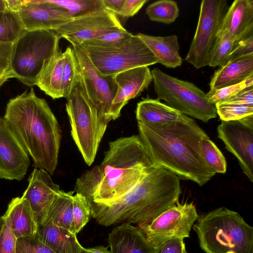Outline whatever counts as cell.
I'll list each match as a JSON object with an SVG mask.
<instances>
[{"label":"cell","instance_id":"cell-28","mask_svg":"<svg viewBox=\"0 0 253 253\" xmlns=\"http://www.w3.org/2000/svg\"><path fill=\"white\" fill-rule=\"evenodd\" d=\"M25 31L17 12H0V42L13 44Z\"/></svg>","mask_w":253,"mask_h":253},{"label":"cell","instance_id":"cell-14","mask_svg":"<svg viewBox=\"0 0 253 253\" xmlns=\"http://www.w3.org/2000/svg\"><path fill=\"white\" fill-rule=\"evenodd\" d=\"M125 30L117 16L104 8L74 18L54 31L71 44L84 42L114 31Z\"/></svg>","mask_w":253,"mask_h":253},{"label":"cell","instance_id":"cell-12","mask_svg":"<svg viewBox=\"0 0 253 253\" xmlns=\"http://www.w3.org/2000/svg\"><path fill=\"white\" fill-rule=\"evenodd\" d=\"M72 46L86 96L101 119L108 124L111 121L112 103L118 89L114 75L101 74L92 64L81 44H72Z\"/></svg>","mask_w":253,"mask_h":253},{"label":"cell","instance_id":"cell-6","mask_svg":"<svg viewBox=\"0 0 253 253\" xmlns=\"http://www.w3.org/2000/svg\"><path fill=\"white\" fill-rule=\"evenodd\" d=\"M61 39L52 30L25 31L13 44L10 69L23 84L36 85L49 60L59 50Z\"/></svg>","mask_w":253,"mask_h":253},{"label":"cell","instance_id":"cell-1","mask_svg":"<svg viewBox=\"0 0 253 253\" xmlns=\"http://www.w3.org/2000/svg\"><path fill=\"white\" fill-rule=\"evenodd\" d=\"M138 136L152 164L202 186L215 174L202 150L207 133L192 118L161 124L137 122Z\"/></svg>","mask_w":253,"mask_h":253},{"label":"cell","instance_id":"cell-39","mask_svg":"<svg viewBox=\"0 0 253 253\" xmlns=\"http://www.w3.org/2000/svg\"><path fill=\"white\" fill-rule=\"evenodd\" d=\"M132 35L126 29L117 31L85 41L81 44L101 47L110 46L125 41Z\"/></svg>","mask_w":253,"mask_h":253},{"label":"cell","instance_id":"cell-32","mask_svg":"<svg viewBox=\"0 0 253 253\" xmlns=\"http://www.w3.org/2000/svg\"><path fill=\"white\" fill-rule=\"evenodd\" d=\"M64 63L62 88L63 97L67 98L80 80L78 66L72 46H68L63 52Z\"/></svg>","mask_w":253,"mask_h":253},{"label":"cell","instance_id":"cell-47","mask_svg":"<svg viewBox=\"0 0 253 253\" xmlns=\"http://www.w3.org/2000/svg\"><path fill=\"white\" fill-rule=\"evenodd\" d=\"M86 253H111L108 250V247L102 246H96L91 248H84Z\"/></svg>","mask_w":253,"mask_h":253},{"label":"cell","instance_id":"cell-35","mask_svg":"<svg viewBox=\"0 0 253 253\" xmlns=\"http://www.w3.org/2000/svg\"><path fill=\"white\" fill-rule=\"evenodd\" d=\"M216 114L221 121L241 119L253 115V106L217 103L215 105Z\"/></svg>","mask_w":253,"mask_h":253},{"label":"cell","instance_id":"cell-19","mask_svg":"<svg viewBox=\"0 0 253 253\" xmlns=\"http://www.w3.org/2000/svg\"><path fill=\"white\" fill-rule=\"evenodd\" d=\"M111 253H155V249L148 242L137 226L122 223L109 233Z\"/></svg>","mask_w":253,"mask_h":253},{"label":"cell","instance_id":"cell-7","mask_svg":"<svg viewBox=\"0 0 253 253\" xmlns=\"http://www.w3.org/2000/svg\"><path fill=\"white\" fill-rule=\"evenodd\" d=\"M71 136L85 163L94 162L108 124L88 100L80 80L66 98Z\"/></svg>","mask_w":253,"mask_h":253},{"label":"cell","instance_id":"cell-50","mask_svg":"<svg viewBox=\"0 0 253 253\" xmlns=\"http://www.w3.org/2000/svg\"><path fill=\"white\" fill-rule=\"evenodd\" d=\"M79 253H86L84 250V248H83V249L81 250V251Z\"/></svg>","mask_w":253,"mask_h":253},{"label":"cell","instance_id":"cell-17","mask_svg":"<svg viewBox=\"0 0 253 253\" xmlns=\"http://www.w3.org/2000/svg\"><path fill=\"white\" fill-rule=\"evenodd\" d=\"M28 186L22 197L29 203L38 225L44 222L48 209L55 195L60 190L50 174L42 169L35 168L30 175Z\"/></svg>","mask_w":253,"mask_h":253},{"label":"cell","instance_id":"cell-18","mask_svg":"<svg viewBox=\"0 0 253 253\" xmlns=\"http://www.w3.org/2000/svg\"><path fill=\"white\" fill-rule=\"evenodd\" d=\"M118 85L111 110V120H115L122 108L128 101L139 96L153 81L151 72L148 66L130 69L114 75Z\"/></svg>","mask_w":253,"mask_h":253},{"label":"cell","instance_id":"cell-44","mask_svg":"<svg viewBox=\"0 0 253 253\" xmlns=\"http://www.w3.org/2000/svg\"><path fill=\"white\" fill-rule=\"evenodd\" d=\"M13 44L0 42V72L11 73L10 60Z\"/></svg>","mask_w":253,"mask_h":253},{"label":"cell","instance_id":"cell-49","mask_svg":"<svg viewBox=\"0 0 253 253\" xmlns=\"http://www.w3.org/2000/svg\"><path fill=\"white\" fill-rule=\"evenodd\" d=\"M6 9L5 0H0V12L4 11Z\"/></svg>","mask_w":253,"mask_h":253},{"label":"cell","instance_id":"cell-26","mask_svg":"<svg viewBox=\"0 0 253 253\" xmlns=\"http://www.w3.org/2000/svg\"><path fill=\"white\" fill-rule=\"evenodd\" d=\"M64 54L59 50L46 63L36 85L53 99L63 97L62 88Z\"/></svg>","mask_w":253,"mask_h":253},{"label":"cell","instance_id":"cell-24","mask_svg":"<svg viewBox=\"0 0 253 253\" xmlns=\"http://www.w3.org/2000/svg\"><path fill=\"white\" fill-rule=\"evenodd\" d=\"M5 213L9 218L11 226L16 239L35 235L38 225L29 202L22 197L13 198Z\"/></svg>","mask_w":253,"mask_h":253},{"label":"cell","instance_id":"cell-4","mask_svg":"<svg viewBox=\"0 0 253 253\" xmlns=\"http://www.w3.org/2000/svg\"><path fill=\"white\" fill-rule=\"evenodd\" d=\"M35 167L53 175L57 166L61 131L47 102L32 87L7 102L3 117Z\"/></svg>","mask_w":253,"mask_h":253},{"label":"cell","instance_id":"cell-3","mask_svg":"<svg viewBox=\"0 0 253 253\" xmlns=\"http://www.w3.org/2000/svg\"><path fill=\"white\" fill-rule=\"evenodd\" d=\"M182 193L180 179L165 168L152 165L127 193L109 202H88L90 215L100 224H139L175 205Z\"/></svg>","mask_w":253,"mask_h":253},{"label":"cell","instance_id":"cell-38","mask_svg":"<svg viewBox=\"0 0 253 253\" xmlns=\"http://www.w3.org/2000/svg\"><path fill=\"white\" fill-rule=\"evenodd\" d=\"M16 253H55L44 244L36 233L17 239Z\"/></svg>","mask_w":253,"mask_h":253},{"label":"cell","instance_id":"cell-10","mask_svg":"<svg viewBox=\"0 0 253 253\" xmlns=\"http://www.w3.org/2000/svg\"><path fill=\"white\" fill-rule=\"evenodd\" d=\"M198 214L192 202H179L157 216L137 225L148 242L155 249L173 238H188Z\"/></svg>","mask_w":253,"mask_h":253},{"label":"cell","instance_id":"cell-22","mask_svg":"<svg viewBox=\"0 0 253 253\" xmlns=\"http://www.w3.org/2000/svg\"><path fill=\"white\" fill-rule=\"evenodd\" d=\"M37 234L41 241L55 253H79L83 248L76 235L57 226L50 219L38 226Z\"/></svg>","mask_w":253,"mask_h":253},{"label":"cell","instance_id":"cell-11","mask_svg":"<svg viewBox=\"0 0 253 253\" xmlns=\"http://www.w3.org/2000/svg\"><path fill=\"white\" fill-rule=\"evenodd\" d=\"M228 8L226 0H202L196 32L185 58L195 68L208 65L210 55Z\"/></svg>","mask_w":253,"mask_h":253},{"label":"cell","instance_id":"cell-43","mask_svg":"<svg viewBox=\"0 0 253 253\" xmlns=\"http://www.w3.org/2000/svg\"><path fill=\"white\" fill-rule=\"evenodd\" d=\"M155 253H188L183 239L173 238L169 240L158 248Z\"/></svg>","mask_w":253,"mask_h":253},{"label":"cell","instance_id":"cell-34","mask_svg":"<svg viewBox=\"0 0 253 253\" xmlns=\"http://www.w3.org/2000/svg\"><path fill=\"white\" fill-rule=\"evenodd\" d=\"M73 214L75 232L77 235L87 223L90 215L86 199L79 193L73 196Z\"/></svg>","mask_w":253,"mask_h":253},{"label":"cell","instance_id":"cell-27","mask_svg":"<svg viewBox=\"0 0 253 253\" xmlns=\"http://www.w3.org/2000/svg\"><path fill=\"white\" fill-rule=\"evenodd\" d=\"M74 192H65L60 190L55 195L48 209L44 222L50 219L57 226L65 228L76 235L73 214Z\"/></svg>","mask_w":253,"mask_h":253},{"label":"cell","instance_id":"cell-46","mask_svg":"<svg viewBox=\"0 0 253 253\" xmlns=\"http://www.w3.org/2000/svg\"><path fill=\"white\" fill-rule=\"evenodd\" d=\"M24 0H5L6 8L18 12Z\"/></svg>","mask_w":253,"mask_h":253},{"label":"cell","instance_id":"cell-30","mask_svg":"<svg viewBox=\"0 0 253 253\" xmlns=\"http://www.w3.org/2000/svg\"><path fill=\"white\" fill-rule=\"evenodd\" d=\"M235 41L227 31L219 32L215 45L210 55L208 66L221 67L229 61V55Z\"/></svg>","mask_w":253,"mask_h":253},{"label":"cell","instance_id":"cell-2","mask_svg":"<svg viewBox=\"0 0 253 253\" xmlns=\"http://www.w3.org/2000/svg\"><path fill=\"white\" fill-rule=\"evenodd\" d=\"M152 165L138 135L120 137L109 142L100 164L77 179L75 191L88 202H112L129 191Z\"/></svg>","mask_w":253,"mask_h":253},{"label":"cell","instance_id":"cell-23","mask_svg":"<svg viewBox=\"0 0 253 253\" xmlns=\"http://www.w3.org/2000/svg\"><path fill=\"white\" fill-rule=\"evenodd\" d=\"M137 35L156 57L158 63L167 68H175L181 65L182 59L176 35L166 37L154 36L142 33Z\"/></svg>","mask_w":253,"mask_h":253},{"label":"cell","instance_id":"cell-15","mask_svg":"<svg viewBox=\"0 0 253 253\" xmlns=\"http://www.w3.org/2000/svg\"><path fill=\"white\" fill-rule=\"evenodd\" d=\"M30 163L23 146L4 118L0 116V178L21 180Z\"/></svg>","mask_w":253,"mask_h":253},{"label":"cell","instance_id":"cell-48","mask_svg":"<svg viewBox=\"0 0 253 253\" xmlns=\"http://www.w3.org/2000/svg\"><path fill=\"white\" fill-rule=\"evenodd\" d=\"M13 78V75L11 73L0 72V88L9 79Z\"/></svg>","mask_w":253,"mask_h":253},{"label":"cell","instance_id":"cell-45","mask_svg":"<svg viewBox=\"0 0 253 253\" xmlns=\"http://www.w3.org/2000/svg\"><path fill=\"white\" fill-rule=\"evenodd\" d=\"M125 0H102L103 7L112 12L117 17L119 15Z\"/></svg>","mask_w":253,"mask_h":253},{"label":"cell","instance_id":"cell-21","mask_svg":"<svg viewBox=\"0 0 253 253\" xmlns=\"http://www.w3.org/2000/svg\"><path fill=\"white\" fill-rule=\"evenodd\" d=\"M253 76V54L229 60L213 75L210 90L241 83Z\"/></svg>","mask_w":253,"mask_h":253},{"label":"cell","instance_id":"cell-33","mask_svg":"<svg viewBox=\"0 0 253 253\" xmlns=\"http://www.w3.org/2000/svg\"><path fill=\"white\" fill-rule=\"evenodd\" d=\"M202 145L205 159L210 168L215 173H225L226 159L215 143L209 137L203 140Z\"/></svg>","mask_w":253,"mask_h":253},{"label":"cell","instance_id":"cell-40","mask_svg":"<svg viewBox=\"0 0 253 253\" xmlns=\"http://www.w3.org/2000/svg\"><path fill=\"white\" fill-rule=\"evenodd\" d=\"M253 54V31H252L235 41L229 60Z\"/></svg>","mask_w":253,"mask_h":253},{"label":"cell","instance_id":"cell-8","mask_svg":"<svg viewBox=\"0 0 253 253\" xmlns=\"http://www.w3.org/2000/svg\"><path fill=\"white\" fill-rule=\"evenodd\" d=\"M157 99L182 114L207 123L217 117L215 106L194 84L169 75L158 68L151 71Z\"/></svg>","mask_w":253,"mask_h":253},{"label":"cell","instance_id":"cell-25","mask_svg":"<svg viewBox=\"0 0 253 253\" xmlns=\"http://www.w3.org/2000/svg\"><path fill=\"white\" fill-rule=\"evenodd\" d=\"M137 122L149 124H161L183 120L185 115L158 99L145 98L139 102L135 110Z\"/></svg>","mask_w":253,"mask_h":253},{"label":"cell","instance_id":"cell-13","mask_svg":"<svg viewBox=\"0 0 253 253\" xmlns=\"http://www.w3.org/2000/svg\"><path fill=\"white\" fill-rule=\"evenodd\" d=\"M217 137L237 159L248 179L253 182V115L224 121L217 127Z\"/></svg>","mask_w":253,"mask_h":253},{"label":"cell","instance_id":"cell-20","mask_svg":"<svg viewBox=\"0 0 253 253\" xmlns=\"http://www.w3.org/2000/svg\"><path fill=\"white\" fill-rule=\"evenodd\" d=\"M227 31L236 40L253 31V0H235L228 9L218 33Z\"/></svg>","mask_w":253,"mask_h":253},{"label":"cell","instance_id":"cell-36","mask_svg":"<svg viewBox=\"0 0 253 253\" xmlns=\"http://www.w3.org/2000/svg\"><path fill=\"white\" fill-rule=\"evenodd\" d=\"M253 85V76L239 84L219 89L210 90L206 93L209 101L214 105L222 103L230 99L242 89Z\"/></svg>","mask_w":253,"mask_h":253},{"label":"cell","instance_id":"cell-42","mask_svg":"<svg viewBox=\"0 0 253 253\" xmlns=\"http://www.w3.org/2000/svg\"><path fill=\"white\" fill-rule=\"evenodd\" d=\"M219 103L253 106V85L242 89L230 99Z\"/></svg>","mask_w":253,"mask_h":253},{"label":"cell","instance_id":"cell-41","mask_svg":"<svg viewBox=\"0 0 253 253\" xmlns=\"http://www.w3.org/2000/svg\"><path fill=\"white\" fill-rule=\"evenodd\" d=\"M148 0H125L118 18L122 25L129 17L135 15Z\"/></svg>","mask_w":253,"mask_h":253},{"label":"cell","instance_id":"cell-9","mask_svg":"<svg viewBox=\"0 0 253 253\" xmlns=\"http://www.w3.org/2000/svg\"><path fill=\"white\" fill-rule=\"evenodd\" d=\"M92 64L102 75L114 76L120 72L158 63L157 60L137 35L110 46L81 44Z\"/></svg>","mask_w":253,"mask_h":253},{"label":"cell","instance_id":"cell-37","mask_svg":"<svg viewBox=\"0 0 253 253\" xmlns=\"http://www.w3.org/2000/svg\"><path fill=\"white\" fill-rule=\"evenodd\" d=\"M16 241L9 218L4 213L0 217V253H16Z\"/></svg>","mask_w":253,"mask_h":253},{"label":"cell","instance_id":"cell-16","mask_svg":"<svg viewBox=\"0 0 253 253\" xmlns=\"http://www.w3.org/2000/svg\"><path fill=\"white\" fill-rule=\"evenodd\" d=\"M17 13L26 31H55L73 19L47 0H24Z\"/></svg>","mask_w":253,"mask_h":253},{"label":"cell","instance_id":"cell-5","mask_svg":"<svg viewBox=\"0 0 253 253\" xmlns=\"http://www.w3.org/2000/svg\"><path fill=\"white\" fill-rule=\"evenodd\" d=\"M196 221L193 229L206 253H253V227L237 212L220 207Z\"/></svg>","mask_w":253,"mask_h":253},{"label":"cell","instance_id":"cell-31","mask_svg":"<svg viewBox=\"0 0 253 253\" xmlns=\"http://www.w3.org/2000/svg\"><path fill=\"white\" fill-rule=\"evenodd\" d=\"M68 12L72 18H77L104 8L102 0H47Z\"/></svg>","mask_w":253,"mask_h":253},{"label":"cell","instance_id":"cell-29","mask_svg":"<svg viewBox=\"0 0 253 253\" xmlns=\"http://www.w3.org/2000/svg\"><path fill=\"white\" fill-rule=\"evenodd\" d=\"M177 3L172 0H160L149 4L146 13L152 21L167 24L174 22L179 16Z\"/></svg>","mask_w":253,"mask_h":253}]
</instances>
